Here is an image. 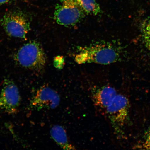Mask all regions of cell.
Masks as SVG:
<instances>
[{"instance_id": "obj_5", "label": "cell", "mask_w": 150, "mask_h": 150, "mask_svg": "<svg viewBox=\"0 0 150 150\" xmlns=\"http://www.w3.org/2000/svg\"><path fill=\"white\" fill-rule=\"evenodd\" d=\"M129 104L128 99L123 95L117 94L106 108V112L117 134H121L128 120Z\"/></svg>"}, {"instance_id": "obj_14", "label": "cell", "mask_w": 150, "mask_h": 150, "mask_svg": "<svg viewBox=\"0 0 150 150\" xmlns=\"http://www.w3.org/2000/svg\"><path fill=\"white\" fill-rule=\"evenodd\" d=\"M17 0H0V6L8 3L13 2Z\"/></svg>"}, {"instance_id": "obj_7", "label": "cell", "mask_w": 150, "mask_h": 150, "mask_svg": "<svg viewBox=\"0 0 150 150\" xmlns=\"http://www.w3.org/2000/svg\"><path fill=\"white\" fill-rule=\"evenodd\" d=\"M60 101V97L56 92L47 86H43L38 90L33 97L30 107L37 110H52L59 105Z\"/></svg>"}, {"instance_id": "obj_6", "label": "cell", "mask_w": 150, "mask_h": 150, "mask_svg": "<svg viewBox=\"0 0 150 150\" xmlns=\"http://www.w3.org/2000/svg\"><path fill=\"white\" fill-rule=\"evenodd\" d=\"M21 101L18 88L10 80H5L0 93V110L9 114L18 111Z\"/></svg>"}, {"instance_id": "obj_8", "label": "cell", "mask_w": 150, "mask_h": 150, "mask_svg": "<svg viewBox=\"0 0 150 150\" xmlns=\"http://www.w3.org/2000/svg\"><path fill=\"white\" fill-rule=\"evenodd\" d=\"M117 95V91L114 88L105 86L94 92L93 100L97 107L106 109Z\"/></svg>"}, {"instance_id": "obj_1", "label": "cell", "mask_w": 150, "mask_h": 150, "mask_svg": "<svg viewBox=\"0 0 150 150\" xmlns=\"http://www.w3.org/2000/svg\"><path fill=\"white\" fill-rule=\"evenodd\" d=\"M75 60L79 64L95 63L109 64L121 60V53L119 47L114 43L99 42L79 48Z\"/></svg>"}, {"instance_id": "obj_3", "label": "cell", "mask_w": 150, "mask_h": 150, "mask_svg": "<svg viewBox=\"0 0 150 150\" xmlns=\"http://www.w3.org/2000/svg\"><path fill=\"white\" fill-rule=\"evenodd\" d=\"M0 23L9 36L21 39L26 38L31 30L30 23L25 13L15 10L6 13L0 20Z\"/></svg>"}, {"instance_id": "obj_12", "label": "cell", "mask_w": 150, "mask_h": 150, "mask_svg": "<svg viewBox=\"0 0 150 150\" xmlns=\"http://www.w3.org/2000/svg\"><path fill=\"white\" fill-rule=\"evenodd\" d=\"M140 147L143 149H150V128L146 133L144 141Z\"/></svg>"}, {"instance_id": "obj_9", "label": "cell", "mask_w": 150, "mask_h": 150, "mask_svg": "<svg viewBox=\"0 0 150 150\" xmlns=\"http://www.w3.org/2000/svg\"><path fill=\"white\" fill-rule=\"evenodd\" d=\"M53 140L62 149L64 150H75L76 148L68 139L66 132L63 127L59 125H54L50 131Z\"/></svg>"}, {"instance_id": "obj_13", "label": "cell", "mask_w": 150, "mask_h": 150, "mask_svg": "<svg viewBox=\"0 0 150 150\" xmlns=\"http://www.w3.org/2000/svg\"><path fill=\"white\" fill-rule=\"evenodd\" d=\"M64 59L61 56H57L54 59V65L56 68L62 69L64 65Z\"/></svg>"}, {"instance_id": "obj_2", "label": "cell", "mask_w": 150, "mask_h": 150, "mask_svg": "<svg viewBox=\"0 0 150 150\" xmlns=\"http://www.w3.org/2000/svg\"><path fill=\"white\" fill-rule=\"evenodd\" d=\"M15 59L21 66L37 72L42 70L46 62L42 46L35 41L22 46L15 55Z\"/></svg>"}, {"instance_id": "obj_11", "label": "cell", "mask_w": 150, "mask_h": 150, "mask_svg": "<svg viewBox=\"0 0 150 150\" xmlns=\"http://www.w3.org/2000/svg\"><path fill=\"white\" fill-rule=\"evenodd\" d=\"M141 33L145 47L150 52V16L145 19L141 25Z\"/></svg>"}, {"instance_id": "obj_10", "label": "cell", "mask_w": 150, "mask_h": 150, "mask_svg": "<svg viewBox=\"0 0 150 150\" xmlns=\"http://www.w3.org/2000/svg\"><path fill=\"white\" fill-rule=\"evenodd\" d=\"M79 4L87 14L96 16L101 12L96 0H76Z\"/></svg>"}, {"instance_id": "obj_4", "label": "cell", "mask_w": 150, "mask_h": 150, "mask_svg": "<svg viewBox=\"0 0 150 150\" xmlns=\"http://www.w3.org/2000/svg\"><path fill=\"white\" fill-rule=\"evenodd\" d=\"M61 4L56 5L54 18L60 25L70 26L79 22L86 13L76 0H61Z\"/></svg>"}]
</instances>
